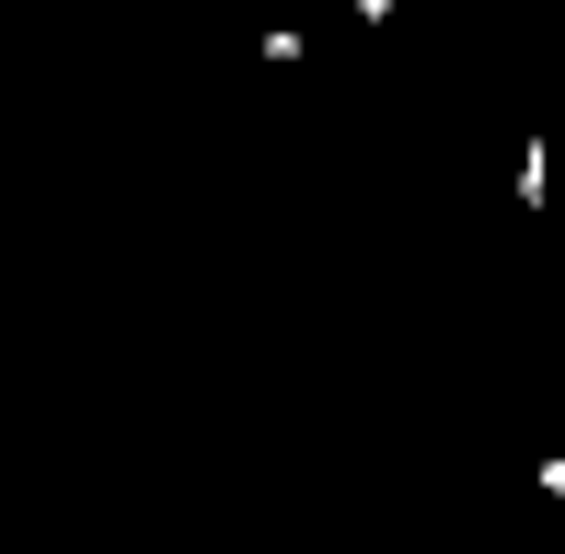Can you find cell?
Wrapping results in <instances>:
<instances>
[{"label":"cell","instance_id":"6da1fadb","mask_svg":"<svg viewBox=\"0 0 565 554\" xmlns=\"http://www.w3.org/2000/svg\"><path fill=\"white\" fill-rule=\"evenodd\" d=\"M543 196H554V150L531 139V150H520V209H543Z\"/></svg>","mask_w":565,"mask_h":554},{"label":"cell","instance_id":"7a4b0ae2","mask_svg":"<svg viewBox=\"0 0 565 554\" xmlns=\"http://www.w3.org/2000/svg\"><path fill=\"white\" fill-rule=\"evenodd\" d=\"M358 23H370V35H381V23H393V0H358Z\"/></svg>","mask_w":565,"mask_h":554}]
</instances>
